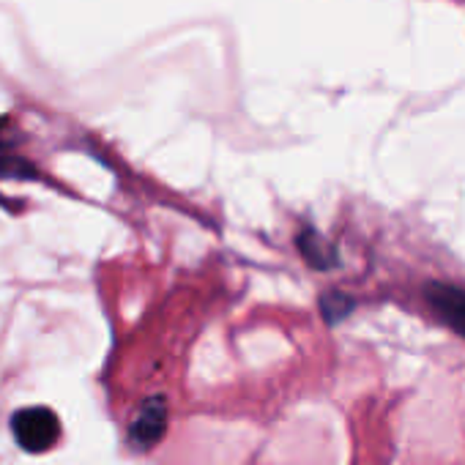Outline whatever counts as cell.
Here are the masks:
<instances>
[{"mask_svg": "<svg viewBox=\"0 0 465 465\" xmlns=\"http://www.w3.org/2000/svg\"><path fill=\"white\" fill-rule=\"evenodd\" d=\"M424 299L449 329L465 337V288H457L449 282H430L424 291Z\"/></svg>", "mask_w": 465, "mask_h": 465, "instance_id": "obj_3", "label": "cell"}, {"mask_svg": "<svg viewBox=\"0 0 465 465\" xmlns=\"http://www.w3.org/2000/svg\"><path fill=\"white\" fill-rule=\"evenodd\" d=\"M296 244H299V252L304 255V261H307L312 269L326 272V269H334V266H337V250L321 236L318 230L304 227V230L299 232Z\"/></svg>", "mask_w": 465, "mask_h": 465, "instance_id": "obj_4", "label": "cell"}, {"mask_svg": "<svg viewBox=\"0 0 465 465\" xmlns=\"http://www.w3.org/2000/svg\"><path fill=\"white\" fill-rule=\"evenodd\" d=\"M167 430V402L164 397H148L134 411V419L129 424V440L134 449L145 451L153 449Z\"/></svg>", "mask_w": 465, "mask_h": 465, "instance_id": "obj_2", "label": "cell"}, {"mask_svg": "<svg viewBox=\"0 0 465 465\" xmlns=\"http://www.w3.org/2000/svg\"><path fill=\"white\" fill-rule=\"evenodd\" d=\"M0 134H4V132H0Z\"/></svg>", "mask_w": 465, "mask_h": 465, "instance_id": "obj_6", "label": "cell"}, {"mask_svg": "<svg viewBox=\"0 0 465 465\" xmlns=\"http://www.w3.org/2000/svg\"><path fill=\"white\" fill-rule=\"evenodd\" d=\"M353 312V299L351 296H345V293H326L323 299H321V315H323V321L326 323H340L342 318H348Z\"/></svg>", "mask_w": 465, "mask_h": 465, "instance_id": "obj_5", "label": "cell"}, {"mask_svg": "<svg viewBox=\"0 0 465 465\" xmlns=\"http://www.w3.org/2000/svg\"><path fill=\"white\" fill-rule=\"evenodd\" d=\"M12 435L25 451H47L61 438V419L45 405L20 408L12 416Z\"/></svg>", "mask_w": 465, "mask_h": 465, "instance_id": "obj_1", "label": "cell"}]
</instances>
